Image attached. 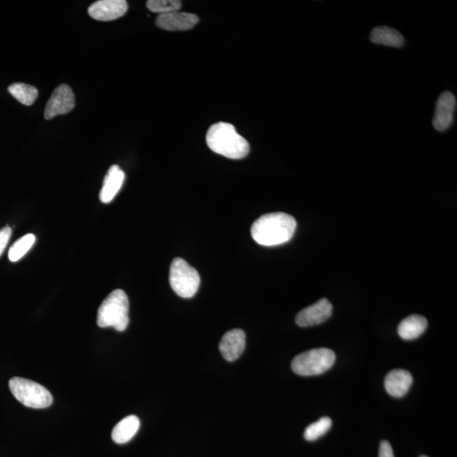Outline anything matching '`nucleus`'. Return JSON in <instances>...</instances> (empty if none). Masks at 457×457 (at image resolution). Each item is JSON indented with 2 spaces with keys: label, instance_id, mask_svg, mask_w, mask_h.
I'll list each match as a JSON object with an SVG mask.
<instances>
[{
  "label": "nucleus",
  "instance_id": "ddd939ff",
  "mask_svg": "<svg viewBox=\"0 0 457 457\" xmlns=\"http://www.w3.org/2000/svg\"><path fill=\"white\" fill-rule=\"evenodd\" d=\"M413 376L408 371L395 370L385 377L384 387L393 397H403L413 384Z\"/></svg>",
  "mask_w": 457,
  "mask_h": 457
},
{
  "label": "nucleus",
  "instance_id": "4468645a",
  "mask_svg": "<svg viewBox=\"0 0 457 457\" xmlns=\"http://www.w3.org/2000/svg\"><path fill=\"white\" fill-rule=\"evenodd\" d=\"M125 181V173L118 165H112L104 177L103 188L99 194L100 201L109 203L120 192Z\"/></svg>",
  "mask_w": 457,
  "mask_h": 457
},
{
  "label": "nucleus",
  "instance_id": "2eb2a0df",
  "mask_svg": "<svg viewBox=\"0 0 457 457\" xmlns=\"http://www.w3.org/2000/svg\"><path fill=\"white\" fill-rule=\"evenodd\" d=\"M427 327V321L425 317L410 315L401 322L397 331L403 340L410 341L422 336Z\"/></svg>",
  "mask_w": 457,
  "mask_h": 457
},
{
  "label": "nucleus",
  "instance_id": "1a4fd4ad",
  "mask_svg": "<svg viewBox=\"0 0 457 457\" xmlns=\"http://www.w3.org/2000/svg\"><path fill=\"white\" fill-rule=\"evenodd\" d=\"M333 306L329 300L323 298L315 304L303 309L295 317L300 327H311L324 323L332 315Z\"/></svg>",
  "mask_w": 457,
  "mask_h": 457
},
{
  "label": "nucleus",
  "instance_id": "5701e85b",
  "mask_svg": "<svg viewBox=\"0 0 457 457\" xmlns=\"http://www.w3.org/2000/svg\"><path fill=\"white\" fill-rule=\"evenodd\" d=\"M379 457H395L394 456L391 444L386 441V440H383L380 443Z\"/></svg>",
  "mask_w": 457,
  "mask_h": 457
},
{
  "label": "nucleus",
  "instance_id": "f8f14e48",
  "mask_svg": "<svg viewBox=\"0 0 457 457\" xmlns=\"http://www.w3.org/2000/svg\"><path fill=\"white\" fill-rule=\"evenodd\" d=\"M245 347V334L243 329L230 330L224 334L219 343V350L224 359L234 362L243 353Z\"/></svg>",
  "mask_w": 457,
  "mask_h": 457
},
{
  "label": "nucleus",
  "instance_id": "423d86ee",
  "mask_svg": "<svg viewBox=\"0 0 457 457\" xmlns=\"http://www.w3.org/2000/svg\"><path fill=\"white\" fill-rule=\"evenodd\" d=\"M334 362L336 354L332 350L317 348L296 355L291 362V368L296 374L315 376L328 371Z\"/></svg>",
  "mask_w": 457,
  "mask_h": 457
},
{
  "label": "nucleus",
  "instance_id": "7ed1b4c3",
  "mask_svg": "<svg viewBox=\"0 0 457 457\" xmlns=\"http://www.w3.org/2000/svg\"><path fill=\"white\" fill-rule=\"evenodd\" d=\"M129 321L128 296L121 289L113 291L97 310V325L101 328L113 327L121 332L126 329Z\"/></svg>",
  "mask_w": 457,
  "mask_h": 457
},
{
  "label": "nucleus",
  "instance_id": "f3484780",
  "mask_svg": "<svg viewBox=\"0 0 457 457\" xmlns=\"http://www.w3.org/2000/svg\"><path fill=\"white\" fill-rule=\"evenodd\" d=\"M140 427V420L137 416H130L123 418L117 423L112 431V439L117 444H126L129 442L138 433Z\"/></svg>",
  "mask_w": 457,
  "mask_h": 457
},
{
  "label": "nucleus",
  "instance_id": "412c9836",
  "mask_svg": "<svg viewBox=\"0 0 457 457\" xmlns=\"http://www.w3.org/2000/svg\"><path fill=\"white\" fill-rule=\"evenodd\" d=\"M181 6V2L178 0H148L147 2L148 10L159 15L178 11Z\"/></svg>",
  "mask_w": 457,
  "mask_h": 457
},
{
  "label": "nucleus",
  "instance_id": "9b49d317",
  "mask_svg": "<svg viewBox=\"0 0 457 457\" xmlns=\"http://www.w3.org/2000/svg\"><path fill=\"white\" fill-rule=\"evenodd\" d=\"M197 15L192 13L173 11L167 14L159 15L156 20L157 27L166 31H188L198 23Z\"/></svg>",
  "mask_w": 457,
  "mask_h": 457
},
{
  "label": "nucleus",
  "instance_id": "a211bd4d",
  "mask_svg": "<svg viewBox=\"0 0 457 457\" xmlns=\"http://www.w3.org/2000/svg\"><path fill=\"white\" fill-rule=\"evenodd\" d=\"M8 91L17 101L25 106L32 105L38 97L37 89L25 83L11 84L8 87Z\"/></svg>",
  "mask_w": 457,
  "mask_h": 457
},
{
  "label": "nucleus",
  "instance_id": "39448f33",
  "mask_svg": "<svg viewBox=\"0 0 457 457\" xmlns=\"http://www.w3.org/2000/svg\"><path fill=\"white\" fill-rule=\"evenodd\" d=\"M200 275L183 258L176 257L169 269V284L172 290L182 298L196 295L200 286Z\"/></svg>",
  "mask_w": 457,
  "mask_h": 457
},
{
  "label": "nucleus",
  "instance_id": "20e7f679",
  "mask_svg": "<svg viewBox=\"0 0 457 457\" xmlns=\"http://www.w3.org/2000/svg\"><path fill=\"white\" fill-rule=\"evenodd\" d=\"M12 395L28 408L44 409L53 403V396L42 385L27 379L14 377L8 382Z\"/></svg>",
  "mask_w": 457,
  "mask_h": 457
},
{
  "label": "nucleus",
  "instance_id": "f257e3e1",
  "mask_svg": "<svg viewBox=\"0 0 457 457\" xmlns=\"http://www.w3.org/2000/svg\"><path fill=\"white\" fill-rule=\"evenodd\" d=\"M295 219L286 213H271L255 220L251 234L257 244L274 247L288 243L293 237L296 228Z\"/></svg>",
  "mask_w": 457,
  "mask_h": 457
},
{
  "label": "nucleus",
  "instance_id": "6ab92c4d",
  "mask_svg": "<svg viewBox=\"0 0 457 457\" xmlns=\"http://www.w3.org/2000/svg\"><path fill=\"white\" fill-rule=\"evenodd\" d=\"M35 240L36 237L33 234L25 235L19 240H17L11 245L10 251H8V260L13 262L19 261L32 248L33 244L35 243Z\"/></svg>",
  "mask_w": 457,
  "mask_h": 457
},
{
  "label": "nucleus",
  "instance_id": "0eeeda50",
  "mask_svg": "<svg viewBox=\"0 0 457 457\" xmlns=\"http://www.w3.org/2000/svg\"><path fill=\"white\" fill-rule=\"evenodd\" d=\"M75 97L73 91L67 84H61L51 95L44 110V118L51 120L54 117L70 113L74 109Z\"/></svg>",
  "mask_w": 457,
  "mask_h": 457
},
{
  "label": "nucleus",
  "instance_id": "6e6552de",
  "mask_svg": "<svg viewBox=\"0 0 457 457\" xmlns=\"http://www.w3.org/2000/svg\"><path fill=\"white\" fill-rule=\"evenodd\" d=\"M456 109V99L454 95L449 91L441 93L436 103L433 118V126L436 130L443 133L450 128L454 121Z\"/></svg>",
  "mask_w": 457,
  "mask_h": 457
},
{
  "label": "nucleus",
  "instance_id": "4be33fe9",
  "mask_svg": "<svg viewBox=\"0 0 457 457\" xmlns=\"http://www.w3.org/2000/svg\"><path fill=\"white\" fill-rule=\"evenodd\" d=\"M11 234L12 230L11 227H4L0 230V257H1L4 250L7 248Z\"/></svg>",
  "mask_w": 457,
  "mask_h": 457
},
{
  "label": "nucleus",
  "instance_id": "aec40b11",
  "mask_svg": "<svg viewBox=\"0 0 457 457\" xmlns=\"http://www.w3.org/2000/svg\"><path fill=\"white\" fill-rule=\"evenodd\" d=\"M331 426V419L328 417L322 418L319 421L312 423L305 429L304 438L307 441H315V440L327 433Z\"/></svg>",
  "mask_w": 457,
  "mask_h": 457
},
{
  "label": "nucleus",
  "instance_id": "9d476101",
  "mask_svg": "<svg viewBox=\"0 0 457 457\" xmlns=\"http://www.w3.org/2000/svg\"><path fill=\"white\" fill-rule=\"evenodd\" d=\"M128 10L125 0H99L88 8V14L92 19L110 21L121 18Z\"/></svg>",
  "mask_w": 457,
  "mask_h": 457
},
{
  "label": "nucleus",
  "instance_id": "b1692460",
  "mask_svg": "<svg viewBox=\"0 0 457 457\" xmlns=\"http://www.w3.org/2000/svg\"><path fill=\"white\" fill-rule=\"evenodd\" d=\"M420 457H427V456H420Z\"/></svg>",
  "mask_w": 457,
  "mask_h": 457
},
{
  "label": "nucleus",
  "instance_id": "f03ea898",
  "mask_svg": "<svg viewBox=\"0 0 457 457\" xmlns=\"http://www.w3.org/2000/svg\"><path fill=\"white\" fill-rule=\"evenodd\" d=\"M206 142L212 151L231 159H243L250 150L247 140L228 123L219 122L212 126L207 130Z\"/></svg>",
  "mask_w": 457,
  "mask_h": 457
},
{
  "label": "nucleus",
  "instance_id": "dca6fc26",
  "mask_svg": "<svg viewBox=\"0 0 457 457\" xmlns=\"http://www.w3.org/2000/svg\"><path fill=\"white\" fill-rule=\"evenodd\" d=\"M370 41L372 44L401 48L405 44V38L396 29L389 27H377L372 30Z\"/></svg>",
  "mask_w": 457,
  "mask_h": 457
}]
</instances>
